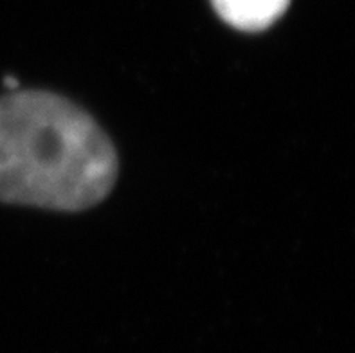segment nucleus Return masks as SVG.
Segmentation results:
<instances>
[{
	"label": "nucleus",
	"instance_id": "f03ea898",
	"mask_svg": "<svg viewBox=\"0 0 355 353\" xmlns=\"http://www.w3.org/2000/svg\"><path fill=\"white\" fill-rule=\"evenodd\" d=\"M216 13L230 26L242 31H261L272 26L291 0H211Z\"/></svg>",
	"mask_w": 355,
	"mask_h": 353
},
{
	"label": "nucleus",
	"instance_id": "f257e3e1",
	"mask_svg": "<svg viewBox=\"0 0 355 353\" xmlns=\"http://www.w3.org/2000/svg\"><path fill=\"white\" fill-rule=\"evenodd\" d=\"M112 141L69 99L42 90L0 98V202L83 211L112 191Z\"/></svg>",
	"mask_w": 355,
	"mask_h": 353
}]
</instances>
